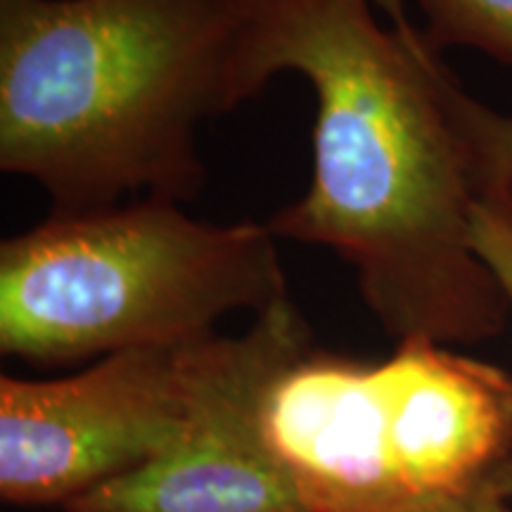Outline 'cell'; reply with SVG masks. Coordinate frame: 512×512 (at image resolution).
<instances>
[{
    "label": "cell",
    "mask_w": 512,
    "mask_h": 512,
    "mask_svg": "<svg viewBox=\"0 0 512 512\" xmlns=\"http://www.w3.org/2000/svg\"><path fill=\"white\" fill-rule=\"evenodd\" d=\"M266 86L292 72L316 98L313 171L266 226L335 252L396 344L460 347L510 318L470 240L484 176L460 126L458 79L406 0H249Z\"/></svg>",
    "instance_id": "6da1fadb"
},
{
    "label": "cell",
    "mask_w": 512,
    "mask_h": 512,
    "mask_svg": "<svg viewBox=\"0 0 512 512\" xmlns=\"http://www.w3.org/2000/svg\"><path fill=\"white\" fill-rule=\"evenodd\" d=\"M264 88L249 0H0V169L53 211L190 200L200 126Z\"/></svg>",
    "instance_id": "7a4b0ae2"
},
{
    "label": "cell",
    "mask_w": 512,
    "mask_h": 512,
    "mask_svg": "<svg viewBox=\"0 0 512 512\" xmlns=\"http://www.w3.org/2000/svg\"><path fill=\"white\" fill-rule=\"evenodd\" d=\"M278 242L266 223H211L162 197L50 211L0 245V351L64 366L200 342L290 294Z\"/></svg>",
    "instance_id": "3957f363"
},
{
    "label": "cell",
    "mask_w": 512,
    "mask_h": 512,
    "mask_svg": "<svg viewBox=\"0 0 512 512\" xmlns=\"http://www.w3.org/2000/svg\"><path fill=\"white\" fill-rule=\"evenodd\" d=\"M261 425L309 512L467 498L512 463V375L427 339L377 363L311 347L268 387Z\"/></svg>",
    "instance_id": "277c9868"
},
{
    "label": "cell",
    "mask_w": 512,
    "mask_h": 512,
    "mask_svg": "<svg viewBox=\"0 0 512 512\" xmlns=\"http://www.w3.org/2000/svg\"><path fill=\"white\" fill-rule=\"evenodd\" d=\"M311 347V328L290 294L240 335L197 342L188 418L174 444L64 510L309 512L266 444L261 408L280 370Z\"/></svg>",
    "instance_id": "5b68a950"
},
{
    "label": "cell",
    "mask_w": 512,
    "mask_h": 512,
    "mask_svg": "<svg viewBox=\"0 0 512 512\" xmlns=\"http://www.w3.org/2000/svg\"><path fill=\"white\" fill-rule=\"evenodd\" d=\"M195 347L119 351L55 380L0 377V496L64 508L162 456L188 418Z\"/></svg>",
    "instance_id": "8992f818"
},
{
    "label": "cell",
    "mask_w": 512,
    "mask_h": 512,
    "mask_svg": "<svg viewBox=\"0 0 512 512\" xmlns=\"http://www.w3.org/2000/svg\"><path fill=\"white\" fill-rule=\"evenodd\" d=\"M425 36L441 48H470L512 69V0H418Z\"/></svg>",
    "instance_id": "52a82bcc"
},
{
    "label": "cell",
    "mask_w": 512,
    "mask_h": 512,
    "mask_svg": "<svg viewBox=\"0 0 512 512\" xmlns=\"http://www.w3.org/2000/svg\"><path fill=\"white\" fill-rule=\"evenodd\" d=\"M470 240L512 316V178H486L472 207ZM501 491L512 498V463L501 477Z\"/></svg>",
    "instance_id": "ba28073f"
},
{
    "label": "cell",
    "mask_w": 512,
    "mask_h": 512,
    "mask_svg": "<svg viewBox=\"0 0 512 512\" xmlns=\"http://www.w3.org/2000/svg\"><path fill=\"white\" fill-rule=\"evenodd\" d=\"M456 112L486 178H512V114L491 110L458 83Z\"/></svg>",
    "instance_id": "9c48e42d"
},
{
    "label": "cell",
    "mask_w": 512,
    "mask_h": 512,
    "mask_svg": "<svg viewBox=\"0 0 512 512\" xmlns=\"http://www.w3.org/2000/svg\"><path fill=\"white\" fill-rule=\"evenodd\" d=\"M489 489V486H486ZM479 494L467 498H446V501H432L420 505H408V508L382 510V512H479Z\"/></svg>",
    "instance_id": "30bf717a"
},
{
    "label": "cell",
    "mask_w": 512,
    "mask_h": 512,
    "mask_svg": "<svg viewBox=\"0 0 512 512\" xmlns=\"http://www.w3.org/2000/svg\"><path fill=\"white\" fill-rule=\"evenodd\" d=\"M479 512H512V498L498 491L496 486H489L479 494Z\"/></svg>",
    "instance_id": "8fae6325"
}]
</instances>
